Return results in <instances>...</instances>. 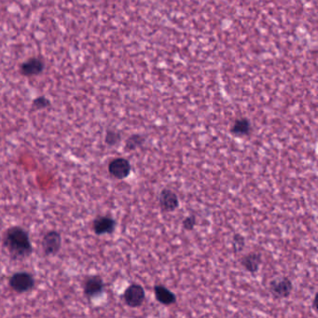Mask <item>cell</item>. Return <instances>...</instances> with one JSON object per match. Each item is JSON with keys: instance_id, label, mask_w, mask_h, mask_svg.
Returning <instances> with one entry per match:
<instances>
[{"instance_id": "cell-19", "label": "cell", "mask_w": 318, "mask_h": 318, "mask_svg": "<svg viewBox=\"0 0 318 318\" xmlns=\"http://www.w3.org/2000/svg\"><path fill=\"white\" fill-rule=\"evenodd\" d=\"M313 308H314V311H316V296L314 297V300H313Z\"/></svg>"}, {"instance_id": "cell-6", "label": "cell", "mask_w": 318, "mask_h": 318, "mask_svg": "<svg viewBox=\"0 0 318 318\" xmlns=\"http://www.w3.org/2000/svg\"><path fill=\"white\" fill-rule=\"evenodd\" d=\"M105 290V283L98 275L89 276L83 284V292L88 299L100 296Z\"/></svg>"}, {"instance_id": "cell-16", "label": "cell", "mask_w": 318, "mask_h": 318, "mask_svg": "<svg viewBox=\"0 0 318 318\" xmlns=\"http://www.w3.org/2000/svg\"><path fill=\"white\" fill-rule=\"evenodd\" d=\"M182 225L186 231H192L196 225V216L194 215L187 216L182 222Z\"/></svg>"}, {"instance_id": "cell-2", "label": "cell", "mask_w": 318, "mask_h": 318, "mask_svg": "<svg viewBox=\"0 0 318 318\" xmlns=\"http://www.w3.org/2000/svg\"><path fill=\"white\" fill-rule=\"evenodd\" d=\"M10 287L17 293H26L35 286V278L28 272H18L11 275L9 280Z\"/></svg>"}, {"instance_id": "cell-5", "label": "cell", "mask_w": 318, "mask_h": 318, "mask_svg": "<svg viewBox=\"0 0 318 318\" xmlns=\"http://www.w3.org/2000/svg\"><path fill=\"white\" fill-rule=\"evenodd\" d=\"M62 247V237L59 232L52 231L45 233L42 239V249L46 256H54L60 251Z\"/></svg>"}, {"instance_id": "cell-15", "label": "cell", "mask_w": 318, "mask_h": 318, "mask_svg": "<svg viewBox=\"0 0 318 318\" xmlns=\"http://www.w3.org/2000/svg\"><path fill=\"white\" fill-rule=\"evenodd\" d=\"M246 246V240L243 235H241L240 233H235L232 237V248H233V251L235 253H239V252H242L243 248Z\"/></svg>"}, {"instance_id": "cell-11", "label": "cell", "mask_w": 318, "mask_h": 318, "mask_svg": "<svg viewBox=\"0 0 318 318\" xmlns=\"http://www.w3.org/2000/svg\"><path fill=\"white\" fill-rule=\"evenodd\" d=\"M154 294L157 301L162 305H173L177 302V296L169 290L167 287L162 285H156L154 286Z\"/></svg>"}, {"instance_id": "cell-9", "label": "cell", "mask_w": 318, "mask_h": 318, "mask_svg": "<svg viewBox=\"0 0 318 318\" xmlns=\"http://www.w3.org/2000/svg\"><path fill=\"white\" fill-rule=\"evenodd\" d=\"M160 207L163 212L171 213L177 210L179 205V200L178 195L173 190L169 189H162L160 197H159Z\"/></svg>"}, {"instance_id": "cell-12", "label": "cell", "mask_w": 318, "mask_h": 318, "mask_svg": "<svg viewBox=\"0 0 318 318\" xmlns=\"http://www.w3.org/2000/svg\"><path fill=\"white\" fill-rule=\"evenodd\" d=\"M44 69L43 62L37 58L27 60L21 65V72L23 75L35 76L41 73Z\"/></svg>"}, {"instance_id": "cell-7", "label": "cell", "mask_w": 318, "mask_h": 318, "mask_svg": "<svg viewBox=\"0 0 318 318\" xmlns=\"http://www.w3.org/2000/svg\"><path fill=\"white\" fill-rule=\"evenodd\" d=\"M116 225V221L110 216H98L92 222V230L96 235L111 234L115 231Z\"/></svg>"}, {"instance_id": "cell-3", "label": "cell", "mask_w": 318, "mask_h": 318, "mask_svg": "<svg viewBox=\"0 0 318 318\" xmlns=\"http://www.w3.org/2000/svg\"><path fill=\"white\" fill-rule=\"evenodd\" d=\"M125 304L131 308L140 307L145 302L146 293L144 287L138 284L130 285L124 293Z\"/></svg>"}, {"instance_id": "cell-17", "label": "cell", "mask_w": 318, "mask_h": 318, "mask_svg": "<svg viewBox=\"0 0 318 318\" xmlns=\"http://www.w3.org/2000/svg\"><path fill=\"white\" fill-rule=\"evenodd\" d=\"M119 140H120V135L118 133L113 132V131H109L108 132L107 137H106V141H107L108 145L114 146L117 143H119Z\"/></svg>"}, {"instance_id": "cell-18", "label": "cell", "mask_w": 318, "mask_h": 318, "mask_svg": "<svg viewBox=\"0 0 318 318\" xmlns=\"http://www.w3.org/2000/svg\"><path fill=\"white\" fill-rule=\"evenodd\" d=\"M49 106V101L44 97H38L34 101V107L37 108H46Z\"/></svg>"}, {"instance_id": "cell-10", "label": "cell", "mask_w": 318, "mask_h": 318, "mask_svg": "<svg viewBox=\"0 0 318 318\" xmlns=\"http://www.w3.org/2000/svg\"><path fill=\"white\" fill-rule=\"evenodd\" d=\"M262 262V257L259 253L251 252L244 255L241 259V265L244 270L250 273L251 275H255L259 272V267Z\"/></svg>"}, {"instance_id": "cell-4", "label": "cell", "mask_w": 318, "mask_h": 318, "mask_svg": "<svg viewBox=\"0 0 318 318\" xmlns=\"http://www.w3.org/2000/svg\"><path fill=\"white\" fill-rule=\"evenodd\" d=\"M269 290L275 299H286L291 294L293 284L289 278L282 277L277 280L271 281Z\"/></svg>"}, {"instance_id": "cell-14", "label": "cell", "mask_w": 318, "mask_h": 318, "mask_svg": "<svg viewBox=\"0 0 318 318\" xmlns=\"http://www.w3.org/2000/svg\"><path fill=\"white\" fill-rule=\"evenodd\" d=\"M144 142H145L144 136L140 135H132L126 141V149L128 151H134L138 146H142L144 144Z\"/></svg>"}, {"instance_id": "cell-8", "label": "cell", "mask_w": 318, "mask_h": 318, "mask_svg": "<svg viewBox=\"0 0 318 318\" xmlns=\"http://www.w3.org/2000/svg\"><path fill=\"white\" fill-rule=\"evenodd\" d=\"M108 171L114 178L124 179L128 178L131 174V164L126 159L117 158L109 163Z\"/></svg>"}, {"instance_id": "cell-1", "label": "cell", "mask_w": 318, "mask_h": 318, "mask_svg": "<svg viewBox=\"0 0 318 318\" xmlns=\"http://www.w3.org/2000/svg\"><path fill=\"white\" fill-rule=\"evenodd\" d=\"M3 247L13 259L28 258L33 252L32 243L28 232L22 227L8 229L2 239Z\"/></svg>"}, {"instance_id": "cell-13", "label": "cell", "mask_w": 318, "mask_h": 318, "mask_svg": "<svg viewBox=\"0 0 318 318\" xmlns=\"http://www.w3.org/2000/svg\"><path fill=\"white\" fill-rule=\"evenodd\" d=\"M251 125L248 119H238L232 125V133L236 136H243L250 133Z\"/></svg>"}]
</instances>
